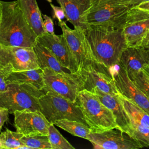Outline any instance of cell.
<instances>
[{
  "label": "cell",
  "mask_w": 149,
  "mask_h": 149,
  "mask_svg": "<svg viewBox=\"0 0 149 149\" xmlns=\"http://www.w3.org/2000/svg\"><path fill=\"white\" fill-rule=\"evenodd\" d=\"M0 44L33 48L37 36L27 22L18 1H2Z\"/></svg>",
  "instance_id": "6da1fadb"
},
{
  "label": "cell",
  "mask_w": 149,
  "mask_h": 149,
  "mask_svg": "<svg viewBox=\"0 0 149 149\" xmlns=\"http://www.w3.org/2000/svg\"><path fill=\"white\" fill-rule=\"evenodd\" d=\"M96 61L108 69L117 65L122 51L127 45L123 29L89 27L84 31Z\"/></svg>",
  "instance_id": "7a4b0ae2"
},
{
  "label": "cell",
  "mask_w": 149,
  "mask_h": 149,
  "mask_svg": "<svg viewBox=\"0 0 149 149\" xmlns=\"http://www.w3.org/2000/svg\"><path fill=\"white\" fill-rule=\"evenodd\" d=\"M129 8L122 0H94L85 16L88 27L123 29Z\"/></svg>",
  "instance_id": "3957f363"
},
{
  "label": "cell",
  "mask_w": 149,
  "mask_h": 149,
  "mask_svg": "<svg viewBox=\"0 0 149 149\" xmlns=\"http://www.w3.org/2000/svg\"><path fill=\"white\" fill-rule=\"evenodd\" d=\"M76 102L91 132H101L117 127L112 112L94 94L86 90H80L77 93Z\"/></svg>",
  "instance_id": "277c9868"
},
{
  "label": "cell",
  "mask_w": 149,
  "mask_h": 149,
  "mask_svg": "<svg viewBox=\"0 0 149 149\" xmlns=\"http://www.w3.org/2000/svg\"><path fill=\"white\" fill-rule=\"evenodd\" d=\"M47 91L38 90L27 83H9L7 90L0 93V107L6 108L9 113L17 111L40 110L39 98Z\"/></svg>",
  "instance_id": "5b68a950"
},
{
  "label": "cell",
  "mask_w": 149,
  "mask_h": 149,
  "mask_svg": "<svg viewBox=\"0 0 149 149\" xmlns=\"http://www.w3.org/2000/svg\"><path fill=\"white\" fill-rule=\"evenodd\" d=\"M39 106L40 111L51 123L59 119H68L87 125L76 102H72L53 91H47L40 97Z\"/></svg>",
  "instance_id": "8992f818"
},
{
  "label": "cell",
  "mask_w": 149,
  "mask_h": 149,
  "mask_svg": "<svg viewBox=\"0 0 149 149\" xmlns=\"http://www.w3.org/2000/svg\"><path fill=\"white\" fill-rule=\"evenodd\" d=\"M58 26L61 27L62 34L76 59L78 75L81 72L90 68H106L100 65L95 59L84 31L78 29H71L63 20L58 22Z\"/></svg>",
  "instance_id": "52a82bcc"
},
{
  "label": "cell",
  "mask_w": 149,
  "mask_h": 149,
  "mask_svg": "<svg viewBox=\"0 0 149 149\" xmlns=\"http://www.w3.org/2000/svg\"><path fill=\"white\" fill-rule=\"evenodd\" d=\"M0 66L10 73L39 68L33 48L0 44Z\"/></svg>",
  "instance_id": "ba28073f"
},
{
  "label": "cell",
  "mask_w": 149,
  "mask_h": 149,
  "mask_svg": "<svg viewBox=\"0 0 149 149\" xmlns=\"http://www.w3.org/2000/svg\"><path fill=\"white\" fill-rule=\"evenodd\" d=\"M149 31V12L134 7L127 12L123 32L127 47H140Z\"/></svg>",
  "instance_id": "9c48e42d"
},
{
  "label": "cell",
  "mask_w": 149,
  "mask_h": 149,
  "mask_svg": "<svg viewBox=\"0 0 149 149\" xmlns=\"http://www.w3.org/2000/svg\"><path fill=\"white\" fill-rule=\"evenodd\" d=\"M87 140L94 148L139 149V143L129 134L116 127L101 132H90Z\"/></svg>",
  "instance_id": "30bf717a"
},
{
  "label": "cell",
  "mask_w": 149,
  "mask_h": 149,
  "mask_svg": "<svg viewBox=\"0 0 149 149\" xmlns=\"http://www.w3.org/2000/svg\"><path fill=\"white\" fill-rule=\"evenodd\" d=\"M14 126L17 132L24 136H48L51 124L39 110L17 111L13 113Z\"/></svg>",
  "instance_id": "8fae6325"
},
{
  "label": "cell",
  "mask_w": 149,
  "mask_h": 149,
  "mask_svg": "<svg viewBox=\"0 0 149 149\" xmlns=\"http://www.w3.org/2000/svg\"><path fill=\"white\" fill-rule=\"evenodd\" d=\"M45 83L44 89L57 93L72 102H76L77 95L81 90L79 79L65 76L48 67L42 69Z\"/></svg>",
  "instance_id": "7c38bea8"
},
{
  "label": "cell",
  "mask_w": 149,
  "mask_h": 149,
  "mask_svg": "<svg viewBox=\"0 0 149 149\" xmlns=\"http://www.w3.org/2000/svg\"><path fill=\"white\" fill-rule=\"evenodd\" d=\"M37 41L51 51L63 67L78 75L77 62L63 34L45 33L37 37Z\"/></svg>",
  "instance_id": "4fadbf2b"
},
{
  "label": "cell",
  "mask_w": 149,
  "mask_h": 149,
  "mask_svg": "<svg viewBox=\"0 0 149 149\" xmlns=\"http://www.w3.org/2000/svg\"><path fill=\"white\" fill-rule=\"evenodd\" d=\"M79 79L81 90H86L92 92L98 90L102 93L112 95H119L109 69L90 68L79 73Z\"/></svg>",
  "instance_id": "5bb4252c"
},
{
  "label": "cell",
  "mask_w": 149,
  "mask_h": 149,
  "mask_svg": "<svg viewBox=\"0 0 149 149\" xmlns=\"http://www.w3.org/2000/svg\"><path fill=\"white\" fill-rule=\"evenodd\" d=\"M109 69L115 84L120 94L139 105L149 113V98L133 83L125 70L118 65Z\"/></svg>",
  "instance_id": "9a60e30c"
},
{
  "label": "cell",
  "mask_w": 149,
  "mask_h": 149,
  "mask_svg": "<svg viewBox=\"0 0 149 149\" xmlns=\"http://www.w3.org/2000/svg\"><path fill=\"white\" fill-rule=\"evenodd\" d=\"M112 113L117 128L133 137L131 120L119 98V95L104 93L95 89L92 92Z\"/></svg>",
  "instance_id": "2e32d148"
},
{
  "label": "cell",
  "mask_w": 149,
  "mask_h": 149,
  "mask_svg": "<svg viewBox=\"0 0 149 149\" xmlns=\"http://www.w3.org/2000/svg\"><path fill=\"white\" fill-rule=\"evenodd\" d=\"M63 9L66 20L74 27L86 31L89 27L85 22V16L94 0H56Z\"/></svg>",
  "instance_id": "e0dca14e"
},
{
  "label": "cell",
  "mask_w": 149,
  "mask_h": 149,
  "mask_svg": "<svg viewBox=\"0 0 149 149\" xmlns=\"http://www.w3.org/2000/svg\"><path fill=\"white\" fill-rule=\"evenodd\" d=\"M149 64V52L143 47H127L122 51L118 65L123 68L128 76Z\"/></svg>",
  "instance_id": "ac0fdd59"
},
{
  "label": "cell",
  "mask_w": 149,
  "mask_h": 149,
  "mask_svg": "<svg viewBox=\"0 0 149 149\" xmlns=\"http://www.w3.org/2000/svg\"><path fill=\"white\" fill-rule=\"evenodd\" d=\"M33 49L37 55L39 66L42 69L45 67H48L56 72L69 78L79 79L77 74L70 73L68 69L63 67L51 51L38 41L33 47Z\"/></svg>",
  "instance_id": "d6986e66"
},
{
  "label": "cell",
  "mask_w": 149,
  "mask_h": 149,
  "mask_svg": "<svg viewBox=\"0 0 149 149\" xmlns=\"http://www.w3.org/2000/svg\"><path fill=\"white\" fill-rule=\"evenodd\" d=\"M29 24L37 37L47 33L43 26V18L36 0H17Z\"/></svg>",
  "instance_id": "ffe728a7"
},
{
  "label": "cell",
  "mask_w": 149,
  "mask_h": 149,
  "mask_svg": "<svg viewBox=\"0 0 149 149\" xmlns=\"http://www.w3.org/2000/svg\"><path fill=\"white\" fill-rule=\"evenodd\" d=\"M6 83H27L33 85L38 90H42L45 87L43 70L39 68L12 72L7 77Z\"/></svg>",
  "instance_id": "44dd1931"
},
{
  "label": "cell",
  "mask_w": 149,
  "mask_h": 149,
  "mask_svg": "<svg viewBox=\"0 0 149 149\" xmlns=\"http://www.w3.org/2000/svg\"><path fill=\"white\" fill-rule=\"evenodd\" d=\"M119 98L130 120L143 126L149 127V113L126 97L119 95Z\"/></svg>",
  "instance_id": "7402d4cb"
},
{
  "label": "cell",
  "mask_w": 149,
  "mask_h": 149,
  "mask_svg": "<svg viewBox=\"0 0 149 149\" xmlns=\"http://www.w3.org/2000/svg\"><path fill=\"white\" fill-rule=\"evenodd\" d=\"M62 129L68 132L73 136L87 140L91 132L88 125L74 120L63 119L56 120L54 123Z\"/></svg>",
  "instance_id": "603a6c76"
},
{
  "label": "cell",
  "mask_w": 149,
  "mask_h": 149,
  "mask_svg": "<svg viewBox=\"0 0 149 149\" xmlns=\"http://www.w3.org/2000/svg\"><path fill=\"white\" fill-rule=\"evenodd\" d=\"M23 135L16 132L6 129L0 134V149H18L23 146L21 140Z\"/></svg>",
  "instance_id": "cb8c5ba5"
},
{
  "label": "cell",
  "mask_w": 149,
  "mask_h": 149,
  "mask_svg": "<svg viewBox=\"0 0 149 149\" xmlns=\"http://www.w3.org/2000/svg\"><path fill=\"white\" fill-rule=\"evenodd\" d=\"M48 137L52 149H74V147L61 134L52 123L49 126Z\"/></svg>",
  "instance_id": "d4e9b609"
},
{
  "label": "cell",
  "mask_w": 149,
  "mask_h": 149,
  "mask_svg": "<svg viewBox=\"0 0 149 149\" xmlns=\"http://www.w3.org/2000/svg\"><path fill=\"white\" fill-rule=\"evenodd\" d=\"M21 140L23 145L29 147L30 149H52L48 136L37 135L29 137L23 136Z\"/></svg>",
  "instance_id": "484cf974"
},
{
  "label": "cell",
  "mask_w": 149,
  "mask_h": 149,
  "mask_svg": "<svg viewBox=\"0 0 149 149\" xmlns=\"http://www.w3.org/2000/svg\"><path fill=\"white\" fill-rule=\"evenodd\" d=\"M133 137L142 147H149V127L143 126L131 120Z\"/></svg>",
  "instance_id": "4316f807"
},
{
  "label": "cell",
  "mask_w": 149,
  "mask_h": 149,
  "mask_svg": "<svg viewBox=\"0 0 149 149\" xmlns=\"http://www.w3.org/2000/svg\"><path fill=\"white\" fill-rule=\"evenodd\" d=\"M129 77L136 87L149 98V77L144 70H141Z\"/></svg>",
  "instance_id": "83f0119b"
},
{
  "label": "cell",
  "mask_w": 149,
  "mask_h": 149,
  "mask_svg": "<svg viewBox=\"0 0 149 149\" xmlns=\"http://www.w3.org/2000/svg\"><path fill=\"white\" fill-rule=\"evenodd\" d=\"M10 73L9 70L0 66V93L6 91L8 87L6 79Z\"/></svg>",
  "instance_id": "f1b7e54d"
},
{
  "label": "cell",
  "mask_w": 149,
  "mask_h": 149,
  "mask_svg": "<svg viewBox=\"0 0 149 149\" xmlns=\"http://www.w3.org/2000/svg\"><path fill=\"white\" fill-rule=\"evenodd\" d=\"M43 26L47 33L54 34V24L52 19L47 15H42Z\"/></svg>",
  "instance_id": "f546056e"
},
{
  "label": "cell",
  "mask_w": 149,
  "mask_h": 149,
  "mask_svg": "<svg viewBox=\"0 0 149 149\" xmlns=\"http://www.w3.org/2000/svg\"><path fill=\"white\" fill-rule=\"evenodd\" d=\"M53 10V18L56 19L58 22L62 21L65 18V13L63 9L59 6H55L54 4L49 3Z\"/></svg>",
  "instance_id": "4dcf8cb0"
},
{
  "label": "cell",
  "mask_w": 149,
  "mask_h": 149,
  "mask_svg": "<svg viewBox=\"0 0 149 149\" xmlns=\"http://www.w3.org/2000/svg\"><path fill=\"white\" fill-rule=\"evenodd\" d=\"M9 111L3 107H0V131L4 123L9 120Z\"/></svg>",
  "instance_id": "1f68e13d"
},
{
  "label": "cell",
  "mask_w": 149,
  "mask_h": 149,
  "mask_svg": "<svg viewBox=\"0 0 149 149\" xmlns=\"http://www.w3.org/2000/svg\"><path fill=\"white\" fill-rule=\"evenodd\" d=\"M149 1V0H122V2L129 9L138 6L140 4Z\"/></svg>",
  "instance_id": "d6a6232c"
},
{
  "label": "cell",
  "mask_w": 149,
  "mask_h": 149,
  "mask_svg": "<svg viewBox=\"0 0 149 149\" xmlns=\"http://www.w3.org/2000/svg\"><path fill=\"white\" fill-rule=\"evenodd\" d=\"M139 8L143 10H144L148 12H149V1L146 2H143L141 4H140L138 6Z\"/></svg>",
  "instance_id": "836d02e7"
},
{
  "label": "cell",
  "mask_w": 149,
  "mask_h": 149,
  "mask_svg": "<svg viewBox=\"0 0 149 149\" xmlns=\"http://www.w3.org/2000/svg\"><path fill=\"white\" fill-rule=\"evenodd\" d=\"M148 41H149V31L148 32V33L146 34V36H145L144 40H143V43H142V45L145 44L146 42H147Z\"/></svg>",
  "instance_id": "e575fe53"
},
{
  "label": "cell",
  "mask_w": 149,
  "mask_h": 149,
  "mask_svg": "<svg viewBox=\"0 0 149 149\" xmlns=\"http://www.w3.org/2000/svg\"><path fill=\"white\" fill-rule=\"evenodd\" d=\"M142 47H143L148 52H149V41H148L147 42H146L145 44H143L141 45Z\"/></svg>",
  "instance_id": "d590c367"
},
{
  "label": "cell",
  "mask_w": 149,
  "mask_h": 149,
  "mask_svg": "<svg viewBox=\"0 0 149 149\" xmlns=\"http://www.w3.org/2000/svg\"><path fill=\"white\" fill-rule=\"evenodd\" d=\"M143 70H144V72L147 73V74L148 75V76L149 77V64L146 65L144 68Z\"/></svg>",
  "instance_id": "8d00e7d4"
},
{
  "label": "cell",
  "mask_w": 149,
  "mask_h": 149,
  "mask_svg": "<svg viewBox=\"0 0 149 149\" xmlns=\"http://www.w3.org/2000/svg\"><path fill=\"white\" fill-rule=\"evenodd\" d=\"M2 1H0V23H1V20L2 17Z\"/></svg>",
  "instance_id": "74e56055"
},
{
  "label": "cell",
  "mask_w": 149,
  "mask_h": 149,
  "mask_svg": "<svg viewBox=\"0 0 149 149\" xmlns=\"http://www.w3.org/2000/svg\"><path fill=\"white\" fill-rule=\"evenodd\" d=\"M47 1H48L49 3H51L52 2V0H46Z\"/></svg>",
  "instance_id": "f35d334b"
}]
</instances>
